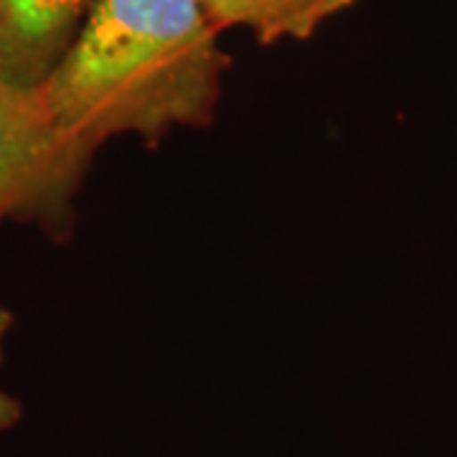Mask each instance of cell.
Instances as JSON below:
<instances>
[{"instance_id":"obj_1","label":"cell","mask_w":457,"mask_h":457,"mask_svg":"<svg viewBox=\"0 0 457 457\" xmlns=\"http://www.w3.org/2000/svg\"><path fill=\"white\" fill-rule=\"evenodd\" d=\"M201 0H95L62 62L36 89L69 179L107 140L155 145L204 128L221 102L227 54Z\"/></svg>"},{"instance_id":"obj_4","label":"cell","mask_w":457,"mask_h":457,"mask_svg":"<svg viewBox=\"0 0 457 457\" xmlns=\"http://www.w3.org/2000/svg\"><path fill=\"white\" fill-rule=\"evenodd\" d=\"M353 0H201L219 29L242 26L262 44L305 41Z\"/></svg>"},{"instance_id":"obj_5","label":"cell","mask_w":457,"mask_h":457,"mask_svg":"<svg viewBox=\"0 0 457 457\" xmlns=\"http://www.w3.org/2000/svg\"><path fill=\"white\" fill-rule=\"evenodd\" d=\"M11 328H13V312L0 308V363H3V348H5V338H8ZM21 414H23L21 402L0 386V435L13 429L21 422Z\"/></svg>"},{"instance_id":"obj_3","label":"cell","mask_w":457,"mask_h":457,"mask_svg":"<svg viewBox=\"0 0 457 457\" xmlns=\"http://www.w3.org/2000/svg\"><path fill=\"white\" fill-rule=\"evenodd\" d=\"M92 5L95 0H0V82L38 89Z\"/></svg>"},{"instance_id":"obj_2","label":"cell","mask_w":457,"mask_h":457,"mask_svg":"<svg viewBox=\"0 0 457 457\" xmlns=\"http://www.w3.org/2000/svg\"><path fill=\"white\" fill-rule=\"evenodd\" d=\"M79 183L69 179L36 89L0 82V221L36 219L59 228Z\"/></svg>"}]
</instances>
